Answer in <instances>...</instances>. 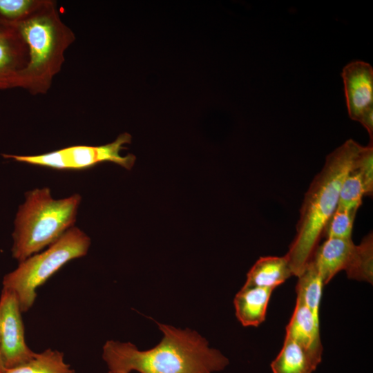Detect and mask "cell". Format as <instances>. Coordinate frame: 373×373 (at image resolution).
<instances>
[{
  "mask_svg": "<svg viewBox=\"0 0 373 373\" xmlns=\"http://www.w3.org/2000/svg\"><path fill=\"white\" fill-rule=\"evenodd\" d=\"M163 336L155 347L140 350L131 342L110 340L102 358L110 371L130 373H213L223 370L229 360L210 347L197 332L157 323Z\"/></svg>",
  "mask_w": 373,
  "mask_h": 373,
  "instance_id": "6da1fadb",
  "label": "cell"
},
{
  "mask_svg": "<svg viewBox=\"0 0 373 373\" xmlns=\"http://www.w3.org/2000/svg\"><path fill=\"white\" fill-rule=\"evenodd\" d=\"M362 146L352 140L330 153L307 191L300 210L296 234L287 258L293 276H298L319 245L324 228L337 208L343 180L354 166Z\"/></svg>",
  "mask_w": 373,
  "mask_h": 373,
  "instance_id": "7a4b0ae2",
  "label": "cell"
},
{
  "mask_svg": "<svg viewBox=\"0 0 373 373\" xmlns=\"http://www.w3.org/2000/svg\"><path fill=\"white\" fill-rule=\"evenodd\" d=\"M17 26L28 50V61L19 76L18 88L34 95L45 94L61 69L65 52L75 40V33L62 21L52 0Z\"/></svg>",
  "mask_w": 373,
  "mask_h": 373,
  "instance_id": "3957f363",
  "label": "cell"
},
{
  "mask_svg": "<svg viewBox=\"0 0 373 373\" xmlns=\"http://www.w3.org/2000/svg\"><path fill=\"white\" fill-rule=\"evenodd\" d=\"M81 200L79 194L55 199L48 187L27 192L15 220L12 257L21 262L74 227Z\"/></svg>",
  "mask_w": 373,
  "mask_h": 373,
  "instance_id": "277c9868",
  "label": "cell"
},
{
  "mask_svg": "<svg viewBox=\"0 0 373 373\" xmlns=\"http://www.w3.org/2000/svg\"><path fill=\"white\" fill-rule=\"evenodd\" d=\"M90 237L73 227L46 249L19 262L18 267L3 278V288L16 296L22 312L35 303L37 289L72 260L86 256L90 246Z\"/></svg>",
  "mask_w": 373,
  "mask_h": 373,
  "instance_id": "5b68a950",
  "label": "cell"
},
{
  "mask_svg": "<svg viewBox=\"0 0 373 373\" xmlns=\"http://www.w3.org/2000/svg\"><path fill=\"white\" fill-rule=\"evenodd\" d=\"M128 133L119 135L115 141L101 146L75 145L35 155L3 154L17 162L59 170H82L104 162H111L130 170L135 161L133 154H120L124 145L131 142Z\"/></svg>",
  "mask_w": 373,
  "mask_h": 373,
  "instance_id": "8992f818",
  "label": "cell"
},
{
  "mask_svg": "<svg viewBox=\"0 0 373 373\" xmlns=\"http://www.w3.org/2000/svg\"><path fill=\"white\" fill-rule=\"evenodd\" d=\"M21 313L15 295L2 288L0 296V348L7 370L27 362L35 354L26 344Z\"/></svg>",
  "mask_w": 373,
  "mask_h": 373,
  "instance_id": "52a82bcc",
  "label": "cell"
},
{
  "mask_svg": "<svg viewBox=\"0 0 373 373\" xmlns=\"http://www.w3.org/2000/svg\"><path fill=\"white\" fill-rule=\"evenodd\" d=\"M347 108L350 117L360 122L373 137V69L367 63L354 61L343 69Z\"/></svg>",
  "mask_w": 373,
  "mask_h": 373,
  "instance_id": "ba28073f",
  "label": "cell"
},
{
  "mask_svg": "<svg viewBox=\"0 0 373 373\" xmlns=\"http://www.w3.org/2000/svg\"><path fill=\"white\" fill-rule=\"evenodd\" d=\"M28 50L17 26L0 21V90L18 88Z\"/></svg>",
  "mask_w": 373,
  "mask_h": 373,
  "instance_id": "9c48e42d",
  "label": "cell"
},
{
  "mask_svg": "<svg viewBox=\"0 0 373 373\" xmlns=\"http://www.w3.org/2000/svg\"><path fill=\"white\" fill-rule=\"evenodd\" d=\"M356 250V245L352 239L326 238L317 246L309 261L326 285L339 271L350 269Z\"/></svg>",
  "mask_w": 373,
  "mask_h": 373,
  "instance_id": "30bf717a",
  "label": "cell"
},
{
  "mask_svg": "<svg viewBox=\"0 0 373 373\" xmlns=\"http://www.w3.org/2000/svg\"><path fill=\"white\" fill-rule=\"evenodd\" d=\"M319 320L304 303L296 300L285 336L295 341L321 362L323 347Z\"/></svg>",
  "mask_w": 373,
  "mask_h": 373,
  "instance_id": "8fae6325",
  "label": "cell"
},
{
  "mask_svg": "<svg viewBox=\"0 0 373 373\" xmlns=\"http://www.w3.org/2000/svg\"><path fill=\"white\" fill-rule=\"evenodd\" d=\"M273 289L244 285L236 294L233 303L236 316L245 327H257L266 318Z\"/></svg>",
  "mask_w": 373,
  "mask_h": 373,
  "instance_id": "7c38bea8",
  "label": "cell"
},
{
  "mask_svg": "<svg viewBox=\"0 0 373 373\" xmlns=\"http://www.w3.org/2000/svg\"><path fill=\"white\" fill-rule=\"evenodd\" d=\"M293 276L285 257H260L247 275L244 285L274 289Z\"/></svg>",
  "mask_w": 373,
  "mask_h": 373,
  "instance_id": "4fadbf2b",
  "label": "cell"
},
{
  "mask_svg": "<svg viewBox=\"0 0 373 373\" xmlns=\"http://www.w3.org/2000/svg\"><path fill=\"white\" fill-rule=\"evenodd\" d=\"M321 362L295 341L285 336L278 356L271 363L273 373H312Z\"/></svg>",
  "mask_w": 373,
  "mask_h": 373,
  "instance_id": "5bb4252c",
  "label": "cell"
},
{
  "mask_svg": "<svg viewBox=\"0 0 373 373\" xmlns=\"http://www.w3.org/2000/svg\"><path fill=\"white\" fill-rule=\"evenodd\" d=\"M4 373H75V371L65 362L63 352L49 348L35 353L27 362L8 369Z\"/></svg>",
  "mask_w": 373,
  "mask_h": 373,
  "instance_id": "9a60e30c",
  "label": "cell"
},
{
  "mask_svg": "<svg viewBox=\"0 0 373 373\" xmlns=\"http://www.w3.org/2000/svg\"><path fill=\"white\" fill-rule=\"evenodd\" d=\"M297 298L319 318V309L324 285L323 280L311 261L298 276Z\"/></svg>",
  "mask_w": 373,
  "mask_h": 373,
  "instance_id": "2e32d148",
  "label": "cell"
},
{
  "mask_svg": "<svg viewBox=\"0 0 373 373\" xmlns=\"http://www.w3.org/2000/svg\"><path fill=\"white\" fill-rule=\"evenodd\" d=\"M349 278L358 281H373V236L372 233L365 236L356 251L353 263L346 272Z\"/></svg>",
  "mask_w": 373,
  "mask_h": 373,
  "instance_id": "e0dca14e",
  "label": "cell"
},
{
  "mask_svg": "<svg viewBox=\"0 0 373 373\" xmlns=\"http://www.w3.org/2000/svg\"><path fill=\"white\" fill-rule=\"evenodd\" d=\"M364 195L365 191L361 176L353 166L341 187L336 209L356 213Z\"/></svg>",
  "mask_w": 373,
  "mask_h": 373,
  "instance_id": "ac0fdd59",
  "label": "cell"
},
{
  "mask_svg": "<svg viewBox=\"0 0 373 373\" xmlns=\"http://www.w3.org/2000/svg\"><path fill=\"white\" fill-rule=\"evenodd\" d=\"M48 0H0V21L18 25L30 18Z\"/></svg>",
  "mask_w": 373,
  "mask_h": 373,
  "instance_id": "d6986e66",
  "label": "cell"
},
{
  "mask_svg": "<svg viewBox=\"0 0 373 373\" xmlns=\"http://www.w3.org/2000/svg\"><path fill=\"white\" fill-rule=\"evenodd\" d=\"M356 213L336 209L323 233L326 238L352 239Z\"/></svg>",
  "mask_w": 373,
  "mask_h": 373,
  "instance_id": "ffe728a7",
  "label": "cell"
},
{
  "mask_svg": "<svg viewBox=\"0 0 373 373\" xmlns=\"http://www.w3.org/2000/svg\"><path fill=\"white\" fill-rule=\"evenodd\" d=\"M354 169L360 173L365 191V195L373 193V147L372 144L361 147L354 164Z\"/></svg>",
  "mask_w": 373,
  "mask_h": 373,
  "instance_id": "44dd1931",
  "label": "cell"
},
{
  "mask_svg": "<svg viewBox=\"0 0 373 373\" xmlns=\"http://www.w3.org/2000/svg\"><path fill=\"white\" fill-rule=\"evenodd\" d=\"M7 370L2 357V354L0 348V373H4Z\"/></svg>",
  "mask_w": 373,
  "mask_h": 373,
  "instance_id": "7402d4cb",
  "label": "cell"
},
{
  "mask_svg": "<svg viewBox=\"0 0 373 373\" xmlns=\"http://www.w3.org/2000/svg\"><path fill=\"white\" fill-rule=\"evenodd\" d=\"M108 373H127V372H124V371H110V370H108Z\"/></svg>",
  "mask_w": 373,
  "mask_h": 373,
  "instance_id": "603a6c76",
  "label": "cell"
}]
</instances>
